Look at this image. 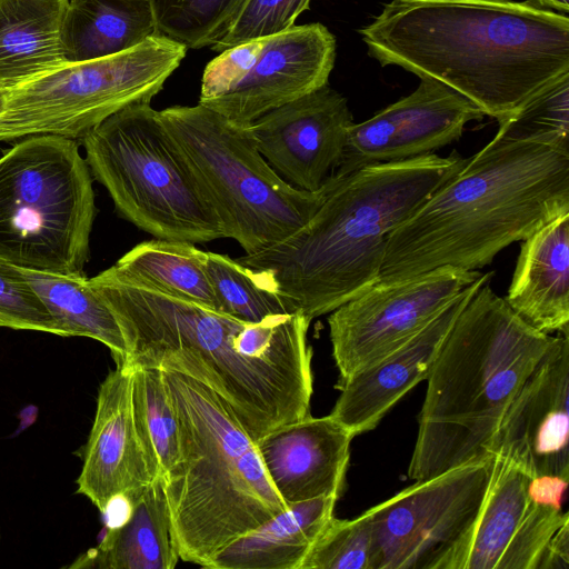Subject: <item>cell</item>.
Wrapping results in <instances>:
<instances>
[{"mask_svg":"<svg viewBox=\"0 0 569 569\" xmlns=\"http://www.w3.org/2000/svg\"><path fill=\"white\" fill-rule=\"evenodd\" d=\"M113 312L131 367L184 373L229 406L256 442L310 416L311 322L301 310L249 322L163 292L111 267L89 279Z\"/></svg>","mask_w":569,"mask_h":569,"instance_id":"6da1fadb","label":"cell"},{"mask_svg":"<svg viewBox=\"0 0 569 569\" xmlns=\"http://www.w3.org/2000/svg\"><path fill=\"white\" fill-rule=\"evenodd\" d=\"M369 54L508 117L569 73L568 16L515 0H391L359 30Z\"/></svg>","mask_w":569,"mask_h":569,"instance_id":"7a4b0ae2","label":"cell"},{"mask_svg":"<svg viewBox=\"0 0 569 569\" xmlns=\"http://www.w3.org/2000/svg\"><path fill=\"white\" fill-rule=\"evenodd\" d=\"M569 213V153L493 138L388 237L378 282L478 270Z\"/></svg>","mask_w":569,"mask_h":569,"instance_id":"3957f363","label":"cell"},{"mask_svg":"<svg viewBox=\"0 0 569 569\" xmlns=\"http://www.w3.org/2000/svg\"><path fill=\"white\" fill-rule=\"evenodd\" d=\"M467 160L428 153L331 176L299 231L236 260L271 274L309 319L330 313L378 282L389 234Z\"/></svg>","mask_w":569,"mask_h":569,"instance_id":"277c9868","label":"cell"},{"mask_svg":"<svg viewBox=\"0 0 569 569\" xmlns=\"http://www.w3.org/2000/svg\"><path fill=\"white\" fill-rule=\"evenodd\" d=\"M488 283L456 318L426 379L408 468L415 481L490 456L507 408L552 341Z\"/></svg>","mask_w":569,"mask_h":569,"instance_id":"5b68a950","label":"cell"},{"mask_svg":"<svg viewBox=\"0 0 569 569\" xmlns=\"http://www.w3.org/2000/svg\"><path fill=\"white\" fill-rule=\"evenodd\" d=\"M161 370L180 436L179 459L161 478L171 535L179 558L204 568L227 545L288 506L222 398L192 377Z\"/></svg>","mask_w":569,"mask_h":569,"instance_id":"8992f818","label":"cell"},{"mask_svg":"<svg viewBox=\"0 0 569 569\" xmlns=\"http://www.w3.org/2000/svg\"><path fill=\"white\" fill-rule=\"evenodd\" d=\"M158 112L217 214L223 238L236 240L246 254L292 236L322 203L323 187L301 190L276 173L249 126L200 103Z\"/></svg>","mask_w":569,"mask_h":569,"instance_id":"52a82bcc","label":"cell"},{"mask_svg":"<svg viewBox=\"0 0 569 569\" xmlns=\"http://www.w3.org/2000/svg\"><path fill=\"white\" fill-rule=\"evenodd\" d=\"M97 213L74 139H20L0 157V257L24 269L84 274Z\"/></svg>","mask_w":569,"mask_h":569,"instance_id":"ba28073f","label":"cell"},{"mask_svg":"<svg viewBox=\"0 0 569 569\" xmlns=\"http://www.w3.org/2000/svg\"><path fill=\"white\" fill-rule=\"evenodd\" d=\"M82 142L91 174L136 227L173 241L223 238L217 214L150 103H134L111 114Z\"/></svg>","mask_w":569,"mask_h":569,"instance_id":"9c48e42d","label":"cell"},{"mask_svg":"<svg viewBox=\"0 0 569 569\" xmlns=\"http://www.w3.org/2000/svg\"><path fill=\"white\" fill-rule=\"evenodd\" d=\"M186 52L183 46L158 34L130 50L66 62L10 88L0 117V140L41 134L82 139L119 110L150 103Z\"/></svg>","mask_w":569,"mask_h":569,"instance_id":"30bf717a","label":"cell"},{"mask_svg":"<svg viewBox=\"0 0 569 569\" xmlns=\"http://www.w3.org/2000/svg\"><path fill=\"white\" fill-rule=\"evenodd\" d=\"M495 456L415 481L369 508L372 569H435L475 519Z\"/></svg>","mask_w":569,"mask_h":569,"instance_id":"8fae6325","label":"cell"},{"mask_svg":"<svg viewBox=\"0 0 569 569\" xmlns=\"http://www.w3.org/2000/svg\"><path fill=\"white\" fill-rule=\"evenodd\" d=\"M481 276L477 270L441 267L377 282L331 311L328 326L338 382L413 338Z\"/></svg>","mask_w":569,"mask_h":569,"instance_id":"7c38bea8","label":"cell"},{"mask_svg":"<svg viewBox=\"0 0 569 569\" xmlns=\"http://www.w3.org/2000/svg\"><path fill=\"white\" fill-rule=\"evenodd\" d=\"M529 479L512 462L495 456L475 519L435 569H539L548 542L569 515L533 501Z\"/></svg>","mask_w":569,"mask_h":569,"instance_id":"4fadbf2b","label":"cell"},{"mask_svg":"<svg viewBox=\"0 0 569 569\" xmlns=\"http://www.w3.org/2000/svg\"><path fill=\"white\" fill-rule=\"evenodd\" d=\"M483 117L452 89L421 80L409 96L349 127L342 159L332 176L432 153L459 140L469 122Z\"/></svg>","mask_w":569,"mask_h":569,"instance_id":"5bb4252c","label":"cell"},{"mask_svg":"<svg viewBox=\"0 0 569 569\" xmlns=\"http://www.w3.org/2000/svg\"><path fill=\"white\" fill-rule=\"evenodd\" d=\"M568 403L569 333H558L507 408L489 453L529 477L569 478Z\"/></svg>","mask_w":569,"mask_h":569,"instance_id":"9a60e30c","label":"cell"},{"mask_svg":"<svg viewBox=\"0 0 569 569\" xmlns=\"http://www.w3.org/2000/svg\"><path fill=\"white\" fill-rule=\"evenodd\" d=\"M352 123L347 99L326 84L267 112L249 129L278 176L316 192L340 164Z\"/></svg>","mask_w":569,"mask_h":569,"instance_id":"2e32d148","label":"cell"},{"mask_svg":"<svg viewBox=\"0 0 569 569\" xmlns=\"http://www.w3.org/2000/svg\"><path fill=\"white\" fill-rule=\"evenodd\" d=\"M335 59L336 40L323 24L293 26L263 38L256 61L239 83L202 106L250 126L267 112L328 84Z\"/></svg>","mask_w":569,"mask_h":569,"instance_id":"e0dca14e","label":"cell"},{"mask_svg":"<svg viewBox=\"0 0 569 569\" xmlns=\"http://www.w3.org/2000/svg\"><path fill=\"white\" fill-rule=\"evenodd\" d=\"M131 389L132 368L126 363H117L100 383L76 481V492L87 497L102 515L118 498L133 503L159 478L138 433Z\"/></svg>","mask_w":569,"mask_h":569,"instance_id":"ac0fdd59","label":"cell"},{"mask_svg":"<svg viewBox=\"0 0 569 569\" xmlns=\"http://www.w3.org/2000/svg\"><path fill=\"white\" fill-rule=\"evenodd\" d=\"M492 272L465 288L423 330L385 357L337 382L329 413L353 437L375 429L390 409L426 380L456 318Z\"/></svg>","mask_w":569,"mask_h":569,"instance_id":"d6986e66","label":"cell"},{"mask_svg":"<svg viewBox=\"0 0 569 569\" xmlns=\"http://www.w3.org/2000/svg\"><path fill=\"white\" fill-rule=\"evenodd\" d=\"M330 415L277 427L254 443L263 468L287 506L320 497L339 499L353 439Z\"/></svg>","mask_w":569,"mask_h":569,"instance_id":"ffe728a7","label":"cell"},{"mask_svg":"<svg viewBox=\"0 0 569 569\" xmlns=\"http://www.w3.org/2000/svg\"><path fill=\"white\" fill-rule=\"evenodd\" d=\"M505 300L536 330L569 333V213L522 240Z\"/></svg>","mask_w":569,"mask_h":569,"instance_id":"44dd1931","label":"cell"},{"mask_svg":"<svg viewBox=\"0 0 569 569\" xmlns=\"http://www.w3.org/2000/svg\"><path fill=\"white\" fill-rule=\"evenodd\" d=\"M338 499L320 497L288 506L222 548L207 569H301L333 516Z\"/></svg>","mask_w":569,"mask_h":569,"instance_id":"7402d4cb","label":"cell"},{"mask_svg":"<svg viewBox=\"0 0 569 569\" xmlns=\"http://www.w3.org/2000/svg\"><path fill=\"white\" fill-rule=\"evenodd\" d=\"M179 559L159 477L130 505V511L122 522L109 527L98 546L80 555L68 567L173 569Z\"/></svg>","mask_w":569,"mask_h":569,"instance_id":"603a6c76","label":"cell"},{"mask_svg":"<svg viewBox=\"0 0 569 569\" xmlns=\"http://www.w3.org/2000/svg\"><path fill=\"white\" fill-rule=\"evenodd\" d=\"M69 0H0V82L8 89L66 63L61 32Z\"/></svg>","mask_w":569,"mask_h":569,"instance_id":"cb8c5ba5","label":"cell"},{"mask_svg":"<svg viewBox=\"0 0 569 569\" xmlns=\"http://www.w3.org/2000/svg\"><path fill=\"white\" fill-rule=\"evenodd\" d=\"M150 0H69L61 41L67 62L130 50L158 36Z\"/></svg>","mask_w":569,"mask_h":569,"instance_id":"d4e9b609","label":"cell"},{"mask_svg":"<svg viewBox=\"0 0 569 569\" xmlns=\"http://www.w3.org/2000/svg\"><path fill=\"white\" fill-rule=\"evenodd\" d=\"M111 268L126 278L219 311L207 251L194 243L159 238L142 241Z\"/></svg>","mask_w":569,"mask_h":569,"instance_id":"484cf974","label":"cell"},{"mask_svg":"<svg viewBox=\"0 0 569 569\" xmlns=\"http://www.w3.org/2000/svg\"><path fill=\"white\" fill-rule=\"evenodd\" d=\"M23 272L66 337H87L103 343L116 363L127 358L119 323L84 274H62L24 269Z\"/></svg>","mask_w":569,"mask_h":569,"instance_id":"4316f807","label":"cell"},{"mask_svg":"<svg viewBox=\"0 0 569 569\" xmlns=\"http://www.w3.org/2000/svg\"><path fill=\"white\" fill-rule=\"evenodd\" d=\"M207 270L220 312L258 322L276 315L299 311L266 271L211 251H207Z\"/></svg>","mask_w":569,"mask_h":569,"instance_id":"83f0119b","label":"cell"},{"mask_svg":"<svg viewBox=\"0 0 569 569\" xmlns=\"http://www.w3.org/2000/svg\"><path fill=\"white\" fill-rule=\"evenodd\" d=\"M131 368L136 426L149 462L157 476L162 478L173 468L180 456L177 411L161 369Z\"/></svg>","mask_w":569,"mask_h":569,"instance_id":"f1b7e54d","label":"cell"},{"mask_svg":"<svg viewBox=\"0 0 569 569\" xmlns=\"http://www.w3.org/2000/svg\"><path fill=\"white\" fill-rule=\"evenodd\" d=\"M498 123L493 137L498 140L537 143L569 153V73L541 88Z\"/></svg>","mask_w":569,"mask_h":569,"instance_id":"f546056e","label":"cell"},{"mask_svg":"<svg viewBox=\"0 0 569 569\" xmlns=\"http://www.w3.org/2000/svg\"><path fill=\"white\" fill-rule=\"evenodd\" d=\"M248 0H150L159 36L186 49L211 47L231 28Z\"/></svg>","mask_w":569,"mask_h":569,"instance_id":"4dcf8cb0","label":"cell"},{"mask_svg":"<svg viewBox=\"0 0 569 569\" xmlns=\"http://www.w3.org/2000/svg\"><path fill=\"white\" fill-rule=\"evenodd\" d=\"M301 569H372V532L367 512L328 521Z\"/></svg>","mask_w":569,"mask_h":569,"instance_id":"1f68e13d","label":"cell"},{"mask_svg":"<svg viewBox=\"0 0 569 569\" xmlns=\"http://www.w3.org/2000/svg\"><path fill=\"white\" fill-rule=\"evenodd\" d=\"M0 327L66 337L28 281L23 268L0 257Z\"/></svg>","mask_w":569,"mask_h":569,"instance_id":"d6a6232c","label":"cell"},{"mask_svg":"<svg viewBox=\"0 0 569 569\" xmlns=\"http://www.w3.org/2000/svg\"><path fill=\"white\" fill-rule=\"evenodd\" d=\"M310 1L248 0L228 32L211 48L221 52L242 42L286 31L295 26L296 19L308 9Z\"/></svg>","mask_w":569,"mask_h":569,"instance_id":"836d02e7","label":"cell"},{"mask_svg":"<svg viewBox=\"0 0 569 569\" xmlns=\"http://www.w3.org/2000/svg\"><path fill=\"white\" fill-rule=\"evenodd\" d=\"M263 38L227 48L206 67L199 103L206 104L229 92L247 74L262 47Z\"/></svg>","mask_w":569,"mask_h":569,"instance_id":"e575fe53","label":"cell"},{"mask_svg":"<svg viewBox=\"0 0 569 569\" xmlns=\"http://www.w3.org/2000/svg\"><path fill=\"white\" fill-rule=\"evenodd\" d=\"M568 482L569 478L559 476L530 477L528 492L530 498L538 503L562 509Z\"/></svg>","mask_w":569,"mask_h":569,"instance_id":"d590c367","label":"cell"},{"mask_svg":"<svg viewBox=\"0 0 569 569\" xmlns=\"http://www.w3.org/2000/svg\"><path fill=\"white\" fill-rule=\"evenodd\" d=\"M539 569H569V521L551 537Z\"/></svg>","mask_w":569,"mask_h":569,"instance_id":"8d00e7d4","label":"cell"},{"mask_svg":"<svg viewBox=\"0 0 569 569\" xmlns=\"http://www.w3.org/2000/svg\"><path fill=\"white\" fill-rule=\"evenodd\" d=\"M526 2L542 10L568 16L569 0H526Z\"/></svg>","mask_w":569,"mask_h":569,"instance_id":"74e56055","label":"cell"},{"mask_svg":"<svg viewBox=\"0 0 569 569\" xmlns=\"http://www.w3.org/2000/svg\"><path fill=\"white\" fill-rule=\"evenodd\" d=\"M9 96V89L0 82V117L6 110L7 101Z\"/></svg>","mask_w":569,"mask_h":569,"instance_id":"f35d334b","label":"cell"},{"mask_svg":"<svg viewBox=\"0 0 569 569\" xmlns=\"http://www.w3.org/2000/svg\"><path fill=\"white\" fill-rule=\"evenodd\" d=\"M0 547H1V530H0Z\"/></svg>","mask_w":569,"mask_h":569,"instance_id":"ab89813d","label":"cell"}]
</instances>
